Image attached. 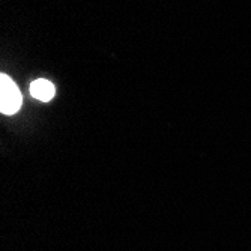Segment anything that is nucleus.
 Returning <instances> with one entry per match:
<instances>
[{"instance_id": "f257e3e1", "label": "nucleus", "mask_w": 251, "mask_h": 251, "mask_svg": "<svg viewBox=\"0 0 251 251\" xmlns=\"http://www.w3.org/2000/svg\"><path fill=\"white\" fill-rule=\"evenodd\" d=\"M21 107V94L15 83L5 74L0 77V110L3 115H14Z\"/></svg>"}, {"instance_id": "f03ea898", "label": "nucleus", "mask_w": 251, "mask_h": 251, "mask_svg": "<svg viewBox=\"0 0 251 251\" xmlns=\"http://www.w3.org/2000/svg\"><path fill=\"white\" fill-rule=\"evenodd\" d=\"M56 94V87L51 81L49 80H44V78H39V80H35L32 84H30V95L39 101H44L47 102L50 101Z\"/></svg>"}]
</instances>
